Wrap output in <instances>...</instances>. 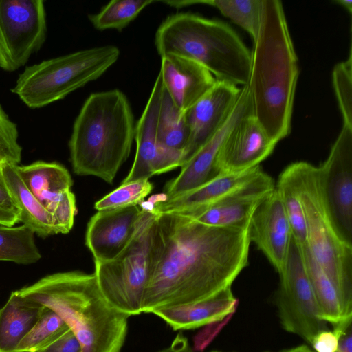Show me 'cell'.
Segmentation results:
<instances>
[{"label":"cell","instance_id":"1f68e13d","mask_svg":"<svg viewBox=\"0 0 352 352\" xmlns=\"http://www.w3.org/2000/svg\"><path fill=\"white\" fill-rule=\"evenodd\" d=\"M148 179H139L121 185L97 201L94 208L99 210L140 204L153 190Z\"/></svg>","mask_w":352,"mask_h":352},{"label":"cell","instance_id":"8fae6325","mask_svg":"<svg viewBox=\"0 0 352 352\" xmlns=\"http://www.w3.org/2000/svg\"><path fill=\"white\" fill-rule=\"evenodd\" d=\"M318 167L336 228L352 245V127L343 124L328 157Z\"/></svg>","mask_w":352,"mask_h":352},{"label":"cell","instance_id":"8992f818","mask_svg":"<svg viewBox=\"0 0 352 352\" xmlns=\"http://www.w3.org/2000/svg\"><path fill=\"white\" fill-rule=\"evenodd\" d=\"M307 230L306 244L334 285L346 317H352V245L340 234L326 199L318 166L294 163Z\"/></svg>","mask_w":352,"mask_h":352},{"label":"cell","instance_id":"ab89813d","mask_svg":"<svg viewBox=\"0 0 352 352\" xmlns=\"http://www.w3.org/2000/svg\"><path fill=\"white\" fill-rule=\"evenodd\" d=\"M336 352H352L351 327L341 336Z\"/></svg>","mask_w":352,"mask_h":352},{"label":"cell","instance_id":"9c48e42d","mask_svg":"<svg viewBox=\"0 0 352 352\" xmlns=\"http://www.w3.org/2000/svg\"><path fill=\"white\" fill-rule=\"evenodd\" d=\"M276 295L278 316L283 329L300 336L309 344L327 329L307 276L300 246L292 238L283 272Z\"/></svg>","mask_w":352,"mask_h":352},{"label":"cell","instance_id":"f1b7e54d","mask_svg":"<svg viewBox=\"0 0 352 352\" xmlns=\"http://www.w3.org/2000/svg\"><path fill=\"white\" fill-rule=\"evenodd\" d=\"M194 4H206L217 8L226 17L256 38L261 23L263 0H204Z\"/></svg>","mask_w":352,"mask_h":352},{"label":"cell","instance_id":"9a60e30c","mask_svg":"<svg viewBox=\"0 0 352 352\" xmlns=\"http://www.w3.org/2000/svg\"><path fill=\"white\" fill-rule=\"evenodd\" d=\"M292 238L280 195L274 189L257 206L250 221V239L278 274L285 267Z\"/></svg>","mask_w":352,"mask_h":352},{"label":"cell","instance_id":"277c9868","mask_svg":"<svg viewBox=\"0 0 352 352\" xmlns=\"http://www.w3.org/2000/svg\"><path fill=\"white\" fill-rule=\"evenodd\" d=\"M135 135L132 109L123 92L91 94L75 120L69 142L74 172L111 184L129 156Z\"/></svg>","mask_w":352,"mask_h":352},{"label":"cell","instance_id":"3957f363","mask_svg":"<svg viewBox=\"0 0 352 352\" xmlns=\"http://www.w3.org/2000/svg\"><path fill=\"white\" fill-rule=\"evenodd\" d=\"M16 292L59 315L78 339L81 352H120L129 316L105 299L94 273H54Z\"/></svg>","mask_w":352,"mask_h":352},{"label":"cell","instance_id":"7bdbcfd3","mask_svg":"<svg viewBox=\"0 0 352 352\" xmlns=\"http://www.w3.org/2000/svg\"><path fill=\"white\" fill-rule=\"evenodd\" d=\"M210 352H222V351H212Z\"/></svg>","mask_w":352,"mask_h":352},{"label":"cell","instance_id":"603a6c76","mask_svg":"<svg viewBox=\"0 0 352 352\" xmlns=\"http://www.w3.org/2000/svg\"><path fill=\"white\" fill-rule=\"evenodd\" d=\"M45 307L12 292L0 309V352H15Z\"/></svg>","mask_w":352,"mask_h":352},{"label":"cell","instance_id":"8d00e7d4","mask_svg":"<svg viewBox=\"0 0 352 352\" xmlns=\"http://www.w3.org/2000/svg\"><path fill=\"white\" fill-rule=\"evenodd\" d=\"M0 207L19 215V210L10 194L1 168H0Z\"/></svg>","mask_w":352,"mask_h":352},{"label":"cell","instance_id":"2e32d148","mask_svg":"<svg viewBox=\"0 0 352 352\" xmlns=\"http://www.w3.org/2000/svg\"><path fill=\"white\" fill-rule=\"evenodd\" d=\"M276 143L252 113L244 116L228 134L216 161L219 174L240 172L260 166Z\"/></svg>","mask_w":352,"mask_h":352},{"label":"cell","instance_id":"e575fe53","mask_svg":"<svg viewBox=\"0 0 352 352\" xmlns=\"http://www.w3.org/2000/svg\"><path fill=\"white\" fill-rule=\"evenodd\" d=\"M350 327L351 320L333 326L332 331H321L314 338L311 344L316 352H336L341 336Z\"/></svg>","mask_w":352,"mask_h":352},{"label":"cell","instance_id":"6da1fadb","mask_svg":"<svg viewBox=\"0 0 352 352\" xmlns=\"http://www.w3.org/2000/svg\"><path fill=\"white\" fill-rule=\"evenodd\" d=\"M250 243V223L218 228L157 213L142 313L194 303L232 287L248 264Z\"/></svg>","mask_w":352,"mask_h":352},{"label":"cell","instance_id":"d590c367","mask_svg":"<svg viewBox=\"0 0 352 352\" xmlns=\"http://www.w3.org/2000/svg\"><path fill=\"white\" fill-rule=\"evenodd\" d=\"M30 352H81V346L67 327L47 343Z\"/></svg>","mask_w":352,"mask_h":352},{"label":"cell","instance_id":"4fadbf2b","mask_svg":"<svg viewBox=\"0 0 352 352\" xmlns=\"http://www.w3.org/2000/svg\"><path fill=\"white\" fill-rule=\"evenodd\" d=\"M252 113L251 96L248 85H245L241 88L235 105L221 127L181 167L179 175L166 185L163 199L177 197L218 175L216 161L223 143L238 122Z\"/></svg>","mask_w":352,"mask_h":352},{"label":"cell","instance_id":"ac0fdd59","mask_svg":"<svg viewBox=\"0 0 352 352\" xmlns=\"http://www.w3.org/2000/svg\"><path fill=\"white\" fill-rule=\"evenodd\" d=\"M142 212L141 204L98 211L89 219L85 245L94 261L116 257L127 245Z\"/></svg>","mask_w":352,"mask_h":352},{"label":"cell","instance_id":"cb8c5ba5","mask_svg":"<svg viewBox=\"0 0 352 352\" xmlns=\"http://www.w3.org/2000/svg\"><path fill=\"white\" fill-rule=\"evenodd\" d=\"M17 166L7 164L1 170L10 194L19 210V221L41 238L57 234L52 214L27 188Z\"/></svg>","mask_w":352,"mask_h":352},{"label":"cell","instance_id":"484cf974","mask_svg":"<svg viewBox=\"0 0 352 352\" xmlns=\"http://www.w3.org/2000/svg\"><path fill=\"white\" fill-rule=\"evenodd\" d=\"M34 233L24 225L0 224V261L29 265L38 262L41 254L34 240Z\"/></svg>","mask_w":352,"mask_h":352},{"label":"cell","instance_id":"ee69618b","mask_svg":"<svg viewBox=\"0 0 352 352\" xmlns=\"http://www.w3.org/2000/svg\"><path fill=\"white\" fill-rule=\"evenodd\" d=\"M313 352V351H312Z\"/></svg>","mask_w":352,"mask_h":352},{"label":"cell","instance_id":"60d3db41","mask_svg":"<svg viewBox=\"0 0 352 352\" xmlns=\"http://www.w3.org/2000/svg\"><path fill=\"white\" fill-rule=\"evenodd\" d=\"M335 3L342 6L349 13L352 12V1L351 0H336Z\"/></svg>","mask_w":352,"mask_h":352},{"label":"cell","instance_id":"7a4b0ae2","mask_svg":"<svg viewBox=\"0 0 352 352\" xmlns=\"http://www.w3.org/2000/svg\"><path fill=\"white\" fill-rule=\"evenodd\" d=\"M298 72L282 3L263 0L260 30L251 52L248 85L252 114L276 144L291 131Z\"/></svg>","mask_w":352,"mask_h":352},{"label":"cell","instance_id":"f35d334b","mask_svg":"<svg viewBox=\"0 0 352 352\" xmlns=\"http://www.w3.org/2000/svg\"><path fill=\"white\" fill-rule=\"evenodd\" d=\"M19 221V215L12 211L0 207V224L13 226Z\"/></svg>","mask_w":352,"mask_h":352},{"label":"cell","instance_id":"4316f807","mask_svg":"<svg viewBox=\"0 0 352 352\" xmlns=\"http://www.w3.org/2000/svg\"><path fill=\"white\" fill-rule=\"evenodd\" d=\"M188 135L184 112L176 107L163 87L157 122L158 142L165 147L183 151Z\"/></svg>","mask_w":352,"mask_h":352},{"label":"cell","instance_id":"83f0119b","mask_svg":"<svg viewBox=\"0 0 352 352\" xmlns=\"http://www.w3.org/2000/svg\"><path fill=\"white\" fill-rule=\"evenodd\" d=\"M275 188L278 191L287 217L292 238L298 245L306 244L307 230L304 213L297 188L294 163L287 166L278 177Z\"/></svg>","mask_w":352,"mask_h":352},{"label":"cell","instance_id":"44dd1931","mask_svg":"<svg viewBox=\"0 0 352 352\" xmlns=\"http://www.w3.org/2000/svg\"><path fill=\"white\" fill-rule=\"evenodd\" d=\"M237 304L230 287L205 300L160 309L151 314L161 318L174 330H187L232 316Z\"/></svg>","mask_w":352,"mask_h":352},{"label":"cell","instance_id":"d4e9b609","mask_svg":"<svg viewBox=\"0 0 352 352\" xmlns=\"http://www.w3.org/2000/svg\"><path fill=\"white\" fill-rule=\"evenodd\" d=\"M322 319L335 326L351 320L346 316L339 294L325 272L316 261L307 244L299 245Z\"/></svg>","mask_w":352,"mask_h":352},{"label":"cell","instance_id":"b9f144b4","mask_svg":"<svg viewBox=\"0 0 352 352\" xmlns=\"http://www.w3.org/2000/svg\"><path fill=\"white\" fill-rule=\"evenodd\" d=\"M283 352H312L310 349L306 345H300Z\"/></svg>","mask_w":352,"mask_h":352},{"label":"cell","instance_id":"52a82bcc","mask_svg":"<svg viewBox=\"0 0 352 352\" xmlns=\"http://www.w3.org/2000/svg\"><path fill=\"white\" fill-rule=\"evenodd\" d=\"M112 45L78 51L27 67L12 92L30 108L61 100L101 76L118 59Z\"/></svg>","mask_w":352,"mask_h":352},{"label":"cell","instance_id":"7402d4cb","mask_svg":"<svg viewBox=\"0 0 352 352\" xmlns=\"http://www.w3.org/2000/svg\"><path fill=\"white\" fill-rule=\"evenodd\" d=\"M17 168L27 188L53 216L73 185L68 170L59 163L43 161L18 165Z\"/></svg>","mask_w":352,"mask_h":352},{"label":"cell","instance_id":"e0dca14e","mask_svg":"<svg viewBox=\"0 0 352 352\" xmlns=\"http://www.w3.org/2000/svg\"><path fill=\"white\" fill-rule=\"evenodd\" d=\"M272 178L263 171L254 180L208 206L177 213L204 225L231 228L248 225L257 206L274 189Z\"/></svg>","mask_w":352,"mask_h":352},{"label":"cell","instance_id":"836d02e7","mask_svg":"<svg viewBox=\"0 0 352 352\" xmlns=\"http://www.w3.org/2000/svg\"><path fill=\"white\" fill-rule=\"evenodd\" d=\"M18 129L0 105V168L7 164L18 165L22 147L18 142Z\"/></svg>","mask_w":352,"mask_h":352},{"label":"cell","instance_id":"5bb4252c","mask_svg":"<svg viewBox=\"0 0 352 352\" xmlns=\"http://www.w3.org/2000/svg\"><path fill=\"white\" fill-rule=\"evenodd\" d=\"M240 91L241 88L234 84L217 80L213 87L184 112L189 135L183 151L182 166L221 127Z\"/></svg>","mask_w":352,"mask_h":352},{"label":"cell","instance_id":"74e56055","mask_svg":"<svg viewBox=\"0 0 352 352\" xmlns=\"http://www.w3.org/2000/svg\"><path fill=\"white\" fill-rule=\"evenodd\" d=\"M159 352H194L188 340L182 332L174 338L170 345Z\"/></svg>","mask_w":352,"mask_h":352},{"label":"cell","instance_id":"d6986e66","mask_svg":"<svg viewBox=\"0 0 352 352\" xmlns=\"http://www.w3.org/2000/svg\"><path fill=\"white\" fill-rule=\"evenodd\" d=\"M159 75L164 89L184 112L206 94L217 80L199 64L174 55L161 56Z\"/></svg>","mask_w":352,"mask_h":352},{"label":"cell","instance_id":"4dcf8cb0","mask_svg":"<svg viewBox=\"0 0 352 352\" xmlns=\"http://www.w3.org/2000/svg\"><path fill=\"white\" fill-rule=\"evenodd\" d=\"M67 327L59 315L45 307L41 318L19 343L15 352H30L36 350Z\"/></svg>","mask_w":352,"mask_h":352},{"label":"cell","instance_id":"ffe728a7","mask_svg":"<svg viewBox=\"0 0 352 352\" xmlns=\"http://www.w3.org/2000/svg\"><path fill=\"white\" fill-rule=\"evenodd\" d=\"M261 166L243 171L220 173L203 185L177 197L157 199L151 208L157 213H184L211 205L256 178Z\"/></svg>","mask_w":352,"mask_h":352},{"label":"cell","instance_id":"ba28073f","mask_svg":"<svg viewBox=\"0 0 352 352\" xmlns=\"http://www.w3.org/2000/svg\"><path fill=\"white\" fill-rule=\"evenodd\" d=\"M142 207L137 228L125 248L113 259L94 261V274L102 295L129 317L142 313L151 270V237L157 213L151 206Z\"/></svg>","mask_w":352,"mask_h":352},{"label":"cell","instance_id":"5b68a950","mask_svg":"<svg viewBox=\"0 0 352 352\" xmlns=\"http://www.w3.org/2000/svg\"><path fill=\"white\" fill-rule=\"evenodd\" d=\"M155 44L160 56L174 55L194 61L218 80L248 84L251 51L227 23L196 14L169 15L159 26Z\"/></svg>","mask_w":352,"mask_h":352},{"label":"cell","instance_id":"7c38bea8","mask_svg":"<svg viewBox=\"0 0 352 352\" xmlns=\"http://www.w3.org/2000/svg\"><path fill=\"white\" fill-rule=\"evenodd\" d=\"M163 85L158 74L144 111L135 124L136 153L122 184L148 179L183 164V151L162 146L157 138V122Z\"/></svg>","mask_w":352,"mask_h":352},{"label":"cell","instance_id":"30bf717a","mask_svg":"<svg viewBox=\"0 0 352 352\" xmlns=\"http://www.w3.org/2000/svg\"><path fill=\"white\" fill-rule=\"evenodd\" d=\"M47 33L42 0H0V68L14 72L40 50Z\"/></svg>","mask_w":352,"mask_h":352},{"label":"cell","instance_id":"f546056e","mask_svg":"<svg viewBox=\"0 0 352 352\" xmlns=\"http://www.w3.org/2000/svg\"><path fill=\"white\" fill-rule=\"evenodd\" d=\"M155 0H113L89 19L98 30L114 29L121 31Z\"/></svg>","mask_w":352,"mask_h":352},{"label":"cell","instance_id":"d6a6232c","mask_svg":"<svg viewBox=\"0 0 352 352\" xmlns=\"http://www.w3.org/2000/svg\"><path fill=\"white\" fill-rule=\"evenodd\" d=\"M333 85L344 125L352 127V55L337 64L332 73Z\"/></svg>","mask_w":352,"mask_h":352}]
</instances>
